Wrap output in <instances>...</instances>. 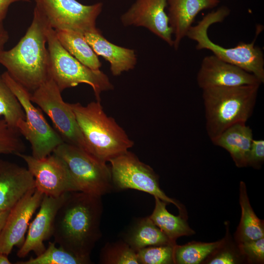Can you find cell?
<instances>
[{
	"instance_id": "6da1fadb",
	"label": "cell",
	"mask_w": 264,
	"mask_h": 264,
	"mask_svg": "<svg viewBox=\"0 0 264 264\" xmlns=\"http://www.w3.org/2000/svg\"><path fill=\"white\" fill-rule=\"evenodd\" d=\"M101 197L80 191L69 192L59 208L52 236L59 246L91 262L90 254L102 234Z\"/></svg>"
},
{
	"instance_id": "7a4b0ae2",
	"label": "cell",
	"mask_w": 264,
	"mask_h": 264,
	"mask_svg": "<svg viewBox=\"0 0 264 264\" xmlns=\"http://www.w3.org/2000/svg\"><path fill=\"white\" fill-rule=\"evenodd\" d=\"M48 23L34 8L33 20L25 34L8 50L0 52V64L10 75L29 91L49 79L47 43Z\"/></svg>"
},
{
	"instance_id": "3957f363",
	"label": "cell",
	"mask_w": 264,
	"mask_h": 264,
	"mask_svg": "<svg viewBox=\"0 0 264 264\" xmlns=\"http://www.w3.org/2000/svg\"><path fill=\"white\" fill-rule=\"evenodd\" d=\"M89 154L104 162L127 152L134 142L114 119L104 111L100 100L86 106L70 104Z\"/></svg>"
},
{
	"instance_id": "277c9868",
	"label": "cell",
	"mask_w": 264,
	"mask_h": 264,
	"mask_svg": "<svg viewBox=\"0 0 264 264\" xmlns=\"http://www.w3.org/2000/svg\"><path fill=\"white\" fill-rule=\"evenodd\" d=\"M260 85L202 89L206 130L212 142L230 126L246 123L253 113Z\"/></svg>"
},
{
	"instance_id": "5b68a950",
	"label": "cell",
	"mask_w": 264,
	"mask_h": 264,
	"mask_svg": "<svg viewBox=\"0 0 264 264\" xmlns=\"http://www.w3.org/2000/svg\"><path fill=\"white\" fill-rule=\"evenodd\" d=\"M230 13L229 9L222 6L205 15L197 24L192 26L186 37L197 43L198 50L207 49L221 60L238 66L264 82V55L262 49L255 45L257 36L262 28L257 29L251 43H239L236 46L225 48L212 41L208 37L209 27L213 24L222 22Z\"/></svg>"
},
{
	"instance_id": "8992f818",
	"label": "cell",
	"mask_w": 264,
	"mask_h": 264,
	"mask_svg": "<svg viewBox=\"0 0 264 264\" xmlns=\"http://www.w3.org/2000/svg\"><path fill=\"white\" fill-rule=\"evenodd\" d=\"M46 35L49 78L61 91L80 84H86L92 88L96 100H101L103 91L113 89L110 79L102 71L88 67L68 52L59 42L55 30L49 25Z\"/></svg>"
},
{
	"instance_id": "52a82bcc",
	"label": "cell",
	"mask_w": 264,
	"mask_h": 264,
	"mask_svg": "<svg viewBox=\"0 0 264 264\" xmlns=\"http://www.w3.org/2000/svg\"><path fill=\"white\" fill-rule=\"evenodd\" d=\"M52 153L64 161L78 191L102 197L112 190L110 169L106 162L65 142Z\"/></svg>"
},
{
	"instance_id": "ba28073f",
	"label": "cell",
	"mask_w": 264,
	"mask_h": 264,
	"mask_svg": "<svg viewBox=\"0 0 264 264\" xmlns=\"http://www.w3.org/2000/svg\"><path fill=\"white\" fill-rule=\"evenodd\" d=\"M1 76L20 102L25 119L19 120L16 128L30 144L32 155L44 158L53 153L64 141L59 134L48 123L42 112L31 102L28 90L16 81L6 71Z\"/></svg>"
},
{
	"instance_id": "9c48e42d",
	"label": "cell",
	"mask_w": 264,
	"mask_h": 264,
	"mask_svg": "<svg viewBox=\"0 0 264 264\" xmlns=\"http://www.w3.org/2000/svg\"><path fill=\"white\" fill-rule=\"evenodd\" d=\"M61 92L54 81L49 78L30 93V98L49 116L64 142L89 154L73 110L69 103L64 101Z\"/></svg>"
},
{
	"instance_id": "30bf717a",
	"label": "cell",
	"mask_w": 264,
	"mask_h": 264,
	"mask_svg": "<svg viewBox=\"0 0 264 264\" xmlns=\"http://www.w3.org/2000/svg\"><path fill=\"white\" fill-rule=\"evenodd\" d=\"M34 8L54 30H68L83 34L99 31L96 26L102 4L84 5L76 0H34Z\"/></svg>"
},
{
	"instance_id": "8fae6325",
	"label": "cell",
	"mask_w": 264,
	"mask_h": 264,
	"mask_svg": "<svg viewBox=\"0 0 264 264\" xmlns=\"http://www.w3.org/2000/svg\"><path fill=\"white\" fill-rule=\"evenodd\" d=\"M113 187L119 190L135 189L149 193L181 210L178 202L161 189L158 177L149 165L129 151L109 161Z\"/></svg>"
},
{
	"instance_id": "7c38bea8",
	"label": "cell",
	"mask_w": 264,
	"mask_h": 264,
	"mask_svg": "<svg viewBox=\"0 0 264 264\" xmlns=\"http://www.w3.org/2000/svg\"><path fill=\"white\" fill-rule=\"evenodd\" d=\"M17 156L26 163L27 169L34 177L36 189L44 195L58 197L78 191L66 164L54 153L42 158L23 153Z\"/></svg>"
},
{
	"instance_id": "4fadbf2b",
	"label": "cell",
	"mask_w": 264,
	"mask_h": 264,
	"mask_svg": "<svg viewBox=\"0 0 264 264\" xmlns=\"http://www.w3.org/2000/svg\"><path fill=\"white\" fill-rule=\"evenodd\" d=\"M43 196L34 188L10 209L0 233V253L8 256L14 246L20 248L22 245L29 220L39 207Z\"/></svg>"
},
{
	"instance_id": "5bb4252c",
	"label": "cell",
	"mask_w": 264,
	"mask_h": 264,
	"mask_svg": "<svg viewBox=\"0 0 264 264\" xmlns=\"http://www.w3.org/2000/svg\"><path fill=\"white\" fill-rule=\"evenodd\" d=\"M167 0H136L121 17L125 26L143 27L173 46L172 30L165 8Z\"/></svg>"
},
{
	"instance_id": "9a60e30c",
	"label": "cell",
	"mask_w": 264,
	"mask_h": 264,
	"mask_svg": "<svg viewBox=\"0 0 264 264\" xmlns=\"http://www.w3.org/2000/svg\"><path fill=\"white\" fill-rule=\"evenodd\" d=\"M68 193L58 197L44 195L39 210L29 225L25 241L17 253L18 257L24 258L31 252L38 256L45 250L44 242L52 236L57 212Z\"/></svg>"
},
{
	"instance_id": "2e32d148",
	"label": "cell",
	"mask_w": 264,
	"mask_h": 264,
	"mask_svg": "<svg viewBox=\"0 0 264 264\" xmlns=\"http://www.w3.org/2000/svg\"><path fill=\"white\" fill-rule=\"evenodd\" d=\"M202 89L214 87H230L262 83L253 74L226 62L213 54L202 60L197 77Z\"/></svg>"
},
{
	"instance_id": "e0dca14e",
	"label": "cell",
	"mask_w": 264,
	"mask_h": 264,
	"mask_svg": "<svg viewBox=\"0 0 264 264\" xmlns=\"http://www.w3.org/2000/svg\"><path fill=\"white\" fill-rule=\"evenodd\" d=\"M34 188L35 180L27 168L0 158V211L10 210Z\"/></svg>"
},
{
	"instance_id": "ac0fdd59",
	"label": "cell",
	"mask_w": 264,
	"mask_h": 264,
	"mask_svg": "<svg viewBox=\"0 0 264 264\" xmlns=\"http://www.w3.org/2000/svg\"><path fill=\"white\" fill-rule=\"evenodd\" d=\"M219 2L220 0H167V16L175 50L178 49L182 40L186 37L199 12L213 8Z\"/></svg>"
},
{
	"instance_id": "d6986e66",
	"label": "cell",
	"mask_w": 264,
	"mask_h": 264,
	"mask_svg": "<svg viewBox=\"0 0 264 264\" xmlns=\"http://www.w3.org/2000/svg\"><path fill=\"white\" fill-rule=\"evenodd\" d=\"M84 38L97 56L110 63L111 74L117 76L133 69L137 56L133 49L114 44L104 38L99 30L86 33Z\"/></svg>"
},
{
	"instance_id": "ffe728a7",
	"label": "cell",
	"mask_w": 264,
	"mask_h": 264,
	"mask_svg": "<svg viewBox=\"0 0 264 264\" xmlns=\"http://www.w3.org/2000/svg\"><path fill=\"white\" fill-rule=\"evenodd\" d=\"M253 139V132L250 127L245 123H239L225 130L213 143L228 151L235 165L242 168L247 166Z\"/></svg>"
},
{
	"instance_id": "44dd1931",
	"label": "cell",
	"mask_w": 264,
	"mask_h": 264,
	"mask_svg": "<svg viewBox=\"0 0 264 264\" xmlns=\"http://www.w3.org/2000/svg\"><path fill=\"white\" fill-rule=\"evenodd\" d=\"M55 31L61 45L72 56L92 69H100L102 63L83 34L68 30Z\"/></svg>"
},
{
	"instance_id": "7402d4cb",
	"label": "cell",
	"mask_w": 264,
	"mask_h": 264,
	"mask_svg": "<svg viewBox=\"0 0 264 264\" xmlns=\"http://www.w3.org/2000/svg\"><path fill=\"white\" fill-rule=\"evenodd\" d=\"M125 241L135 252L143 248L172 242L149 217L140 219L126 236Z\"/></svg>"
},
{
	"instance_id": "603a6c76",
	"label": "cell",
	"mask_w": 264,
	"mask_h": 264,
	"mask_svg": "<svg viewBox=\"0 0 264 264\" xmlns=\"http://www.w3.org/2000/svg\"><path fill=\"white\" fill-rule=\"evenodd\" d=\"M154 198V208L149 218L172 242L175 243L181 236L195 233L181 216H176L168 211L167 202L156 197Z\"/></svg>"
},
{
	"instance_id": "cb8c5ba5",
	"label": "cell",
	"mask_w": 264,
	"mask_h": 264,
	"mask_svg": "<svg viewBox=\"0 0 264 264\" xmlns=\"http://www.w3.org/2000/svg\"><path fill=\"white\" fill-rule=\"evenodd\" d=\"M239 199L242 217L238 228V236L240 242L264 237L263 221L257 217L250 205L246 186L243 181L240 183Z\"/></svg>"
},
{
	"instance_id": "d4e9b609",
	"label": "cell",
	"mask_w": 264,
	"mask_h": 264,
	"mask_svg": "<svg viewBox=\"0 0 264 264\" xmlns=\"http://www.w3.org/2000/svg\"><path fill=\"white\" fill-rule=\"evenodd\" d=\"M222 242L210 243H190L184 245H175V263L179 264H198L219 248Z\"/></svg>"
},
{
	"instance_id": "484cf974",
	"label": "cell",
	"mask_w": 264,
	"mask_h": 264,
	"mask_svg": "<svg viewBox=\"0 0 264 264\" xmlns=\"http://www.w3.org/2000/svg\"><path fill=\"white\" fill-rule=\"evenodd\" d=\"M91 262L81 259L65 250L56 243L49 242L45 250L35 258L18 261L16 264H88Z\"/></svg>"
},
{
	"instance_id": "4316f807",
	"label": "cell",
	"mask_w": 264,
	"mask_h": 264,
	"mask_svg": "<svg viewBox=\"0 0 264 264\" xmlns=\"http://www.w3.org/2000/svg\"><path fill=\"white\" fill-rule=\"evenodd\" d=\"M0 116L3 117L8 125L16 129L18 121L25 119V113L20 102L0 74Z\"/></svg>"
},
{
	"instance_id": "83f0119b",
	"label": "cell",
	"mask_w": 264,
	"mask_h": 264,
	"mask_svg": "<svg viewBox=\"0 0 264 264\" xmlns=\"http://www.w3.org/2000/svg\"><path fill=\"white\" fill-rule=\"evenodd\" d=\"M99 259L103 264H139L136 252L125 241L107 243Z\"/></svg>"
},
{
	"instance_id": "f1b7e54d",
	"label": "cell",
	"mask_w": 264,
	"mask_h": 264,
	"mask_svg": "<svg viewBox=\"0 0 264 264\" xmlns=\"http://www.w3.org/2000/svg\"><path fill=\"white\" fill-rule=\"evenodd\" d=\"M176 244L146 247L136 252L139 264H171L175 263Z\"/></svg>"
},
{
	"instance_id": "f546056e",
	"label": "cell",
	"mask_w": 264,
	"mask_h": 264,
	"mask_svg": "<svg viewBox=\"0 0 264 264\" xmlns=\"http://www.w3.org/2000/svg\"><path fill=\"white\" fill-rule=\"evenodd\" d=\"M18 130L8 124L4 118L0 119V154L17 155L22 153L25 146Z\"/></svg>"
},
{
	"instance_id": "4dcf8cb0",
	"label": "cell",
	"mask_w": 264,
	"mask_h": 264,
	"mask_svg": "<svg viewBox=\"0 0 264 264\" xmlns=\"http://www.w3.org/2000/svg\"><path fill=\"white\" fill-rule=\"evenodd\" d=\"M241 251L249 258L258 262L264 259V237L240 242Z\"/></svg>"
},
{
	"instance_id": "1f68e13d",
	"label": "cell",
	"mask_w": 264,
	"mask_h": 264,
	"mask_svg": "<svg viewBox=\"0 0 264 264\" xmlns=\"http://www.w3.org/2000/svg\"><path fill=\"white\" fill-rule=\"evenodd\" d=\"M264 160V140L253 139L251 145L247 165L258 168Z\"/></svg>"
},
{
	"instance_id": "d6a6232c",
	"label": "cell",
	"mask_w": 264,
	"mask_h": 264,
	"mask_svg": "<svg viewBox=\"0 0 264 264\" xmlns=\"http://www.w3.org/2000/svg\"><path fill=\"white\" fill-rule=\"evenodd\" d=\"M235 259L231 253L228 251L222 252L212 259L209 264H233Z\"/></svg>"
},
{
	"instance_id": "836d02e7",
	"label": "cell",
	"mask_w": 264,
	"mask_h": 264,
	"mask_svg": "<svg viewBox=\"0 0 264 264\" xmlns=\"http://www.w3.org/2000/svg\"><path fill=\"white\" fill-rule=\"evenodd\" d=\"M30 2V0H0V22L5 18L8 8L13 3L17 1Z\"/></svg>"
},
{
	"instance_id": "e575fe53",
	"label": "cell",
	"mask_w": 264,
	"mask_h": 264,
	"mask_svg": "<svg viewBox=\"0 0 264 264\" xmlns=\"http://www.w3.org/2000/svg\"><path fill=\"white\" fill-rule=\"evenodd\" d=\"M9 39V34L2 22H0V52L4 50V46Z\"/></svg>"
},
{
	"instance_id": "d590c367",
	"label": "cell",
	"mask_w": 264,
	"mask_h": 264,
	"mask_svg": "<svg viewBox=\"0 0 264 264\" xmlns=\"http://www.w3.org/2000/svg\"><path fill=\"white\" fill-rule=\"evenodd\" d=\"M10 210L0 211V233L4 226Z\"/></svg>"
},
{
	"instance_id": "8d00e7d4",
	"label": "cell",
	"mask_w": 264,
	"mask_h": 264,
	"mask_svg": "<svg viewBox=\"0 0 264 264\" xmlns=\"http://www.w3.org/2000/svg\"><path fill=\"white\" fill-rule=\"evenodd\" d=\"M11 263L9 260L7 256L0 253V264H10Z\"/></svg>"
}]
</instances>
